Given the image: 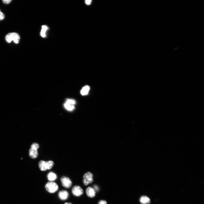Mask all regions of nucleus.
<instances>
[{
    "label": "nucleus",
    "mask_w": 204,
    "mask_h": 204,
    "mask_svg": "<svg viewBox=\"0 0 204 204\" xmlns=\"http://www.w3.org/2000/svg\"><path fill=\"white\" fill-rule=\"evenodd\" d=\"M61 181L62 186L66 188H69L72 186V182L69 178L63 176L61 178Z\"/></svg>",
    "instance_id": "5"
},
{
    "label": "nucleus",
    "mask_w": 204,
    "mask_h": 204,
    "mask_svg": "<svg viewBox=\"0 0 204 204\" xmlns=\"http://www.w3.org/2000/svg\"><path fill=\"white\" fill-rule=\"evenodd\" d=\"M72 193L73 195L76 196H79L82 195L83 191L82 188L79 186H74L72 189Z\"/></svg>",
    "instance_id": "6"
},
{
    "label": "nucleus",
    "mask_w": 204,
    "mask_h": 204,
    "mask_svg": "<svg viewBox=\"0 0 204 204\" xmlns=\"http://www.w3.org/2000/svg\"><path fill=\"white\" fill-rule=\"evenodd\" d=\"M5 39L8 43H10L13 41L15 43L17 44L19 41L20 37L19 35L16 33H11L6 35Z\"/></svg>",
    "instance_id": "2"
},
{
    "label": "nucleus",
    "mask_w": 204,
    "mask_h": 204,
    "mask_svg": "<svg viewBox=\"0 0 204 204\" xmlns=\"http://www.w3.org/2000/svg\"><path fill=\"white\" fill-rule=\"evenodd\" d=\"M47 178L49 181L52 182L57 179V176L55 173L50 172L48 173Z\"/></svg>",
    "instance_id": "10"
},
{
    "label": "nucleus",
    "mask_w": 204,
    "mask_h": 204,
    "mask_svg": "<svg viewBox=\"0 0 204 204\" xmlns=\"http://www.w3.org/2000/svg\"><path fill=\"white\" fill-rule=\"evenodd\" d=\"M93 189L95 191H99V188H98V186H96V185H95V186H94Z\"/></svg>",
    "instance_id": "19"
},
{
    "label": "nucleus",
    "mask_w": 204,
    "mask_h": 204,
    "mask_svg": "<svg viewBox=\"0 0 204 204\" xmlns=\"http://www.w3.org/2000/svg\"><path fill=\"white\" fill-rule=\"evenodd\" d=\"M91 1H90V0H87V1H85V3L86 4L88 5H90L91 3Z\"/></svg>",
    "instance_id": "20"
},
{
    "label": "nucleus",
    "mask_w": 204,
    "mask_h": 204,
    "mask_svg": "<svg viewBox=\"0 0 204 204\" xmlns=\"http://www.w3.org/2000/svg\"><path fill=\"white\" fill-rule=\"evenodd\" d=\"M41 36L43 37H45L46 36V34L42 33L41 32Z\"/></svg>",
    "instance_id": "22"
},
{
    "label": "nucleus",
    "mask_w": 204,
    "mask_h": 204,
    "mask_svg": "<svg viewBox=\"0 0 204 204\" xmlns=\"http://www.w3.org/2000/svg\"><path fill=\"white\" fill-rule=\"evenodd\" d=\"M11 0H4L3 1V3L6 4H8L10 3L11 2Z\"/></svg>",
    "instance_id": "17"
},
{
    "label": "nucleus",
    "mask_w": 204,
    "mask_h": 204,
    "mask_svg": "<svg viewBox=\"0 0 204 204\" xmlns=\"http://www.w3.org/2000/svg\"><path fill=\"white\" fill-rule=\"evenodd\" d=\"M42 29L47 30L48 29V27L46 26H43L42 27Z\"/></svg>",
    "instance_id": "21"
},
{
    "label": "nucleus",
    "mask_w": 204,
    "mask_h": 204,
    "mask_svg": "<svg viewBox=\"0 0 204 204\" xmlns=\"http://www.w3.org/2000/svg\"><path fill=\"white\" fill-rule=\"evenodd\" d=\"M39 145L37 143H34L32 144L30 148L34 149H37L39 148Z\"/></svg>",
    "instance_id": "14"
},
{
    "label": "nucleus",
    "mask_w": 204,
    "mask_h": 204,
    "mask_svg": "<svg viewBox=\"0 0 204 204\" xmlns=\"http://www.w3.org/2000/svg\"><path fill=\"white\" fill-rule=\"evenodd\" d=\"M150 199L148 197L146 196H143L141 197L140 199L141 203L142 204H147L150 202Z\"/></svg>",
    "instance_id": "13"
},
{
    "label": "nucleus",
    "mask_w": 204,
    "mask_h": 204,
    "mask_svg": "<svg viewBox=\"0 0 204 204\" xmlns=\"http://www.w3.org/2000/svg\"><path fill=\"white\" fill-rule=\"evenodd\" d=\"M93 181V175L92 173L88 172H86L84 174L83 182L85 186H87L88 184L91 183Z\"/></svg>",
    "instance_id": "4"
},
{
    "label": "nucleus",
    "mask_w": 204,
    "mask_h": 204,
    "mask_svg": "<svg viewBox=\"0 0 204 204\" xmlns=\"http://www.w3.org/2000/svg\"><path fill=\"white\" fill-rule=\"evenodd\" d=\"M87 195L89 197L93 198L96 195V192L93 188L89 187L86 190Z\"/></svg>",
    "instance_id": "8"
},
{
    "label": "nucleus",
    "mask_w": 204,
    "mask_h": 204,
    "mask_svg": "<svg viewBox=\"0 0 204 204\" xmlns=\"http://www.w3.org/2000/svg\"><path fill=\"white\" fill-rule=\"evenodd\" d=\"M66 101L74 105L76 103L75 101L74 100L71 99H68Z\"/></svg>",
    "instance_id": "15"
},
{
    "label": "nucleus",
    "mask_w": 204,
    "mask_h": 204,
    "mask_svg": "<svg viewBox=\"0 0 204 204\" xmlns=\"http://www.w3.org/2000/svg\"><path fill=\"white\" fill-rule=\"evenodd\" d=\"M5 18V15L0 10V20H3Z\"/></svg>",
    "instance_id": "16"
},
{
    "label": "nucleus",
    "mask_w": 204,
    "mask_h": 204,
    "mask_svg": "<svg viewBox=\"0 0 204 204\" xmlns=\"http://www.w3.org/2000/svg\"><path fill=\"white\" fill-rule=\"evenodd\" d=\"M64 204H73L72 203L70 202H66Z\"/></svg>",
    "instance_id": "23"
},
{
    "label": "nucleus",
    "mask_w": 204,
    "mask_h": 204,
    "mask_svg": "<svg viewBox=\"0 0 204 204\" xmlns=\"http://www.w3.org/2000/svg\"><path fill=\"white\" fill-rule=\"evenodd\" d=\"M64 106L65 108L68 111H72L75 109L74 105L66 101L65 103Z\"/></svg>",
    "instance_id": "11"
},
{
    "label": "nucleus",
    "mask_w": 204,
    "mask_h": 204,
    "mask_svg": "<svg viewBox=\"0 0 204 204\" xmlns=\"http://www.w3.org/2000/svg\"><path fill=\"white\" fill-rule=\"evenodd\" d=\"M69 196V192L66 191L62 190L60 191L58 193V196L61 200H67Z\"/></svg>",
    "instance_id": "7"
},
{
    "label": "nucleus",
    "mask_w": 204,
    "mask_h": 204,
    "mask_svg": "<svg viewBox=\"0 0 204 204\" xmlns=\"http://www.w3.org/2000/svg\"><path fill=\"white\" fill-rule=\"evenodd\" d=\"M29 155L30 157L33 159L36 158L38 155L37 150L30 148L29 151Z\"/></svg>",
    "instance_id": "9"
},
{
    "label": "nucleus",
    "mask_w": 204,
    "mask_h": 204,
    "mask_svg": "<svg viewBox=\"0 0 204 204\" xmlns=\"http://www.w3.org/2000/svg\"><path fill=\"white\" fill-rule=\"evenodd\" d=\"M54 165L53 162L52 161L47 162L41 161L39 163V167L42 171H45L51 169Z\"/></svg>",
    "instance_id": "1"
},
{
    "label": "nucleus",
    "mask_w": 204,
    "mask_h": 204,
    "mask_svg": "<svg viewBox=\"0 0 204 204\" xmlns=\"http://www.w3.org/2000/svg\"><path fill=\"white\" fill-rule=\"evenodd\" d=\"M90 89V87L86 85L83 87L81 91V94L83 96L87 95Z\"/></svg>",
    "instance_id": "12"
},
{
    "label": "nucleus",
    "mask_w": 204,
    "mask_h": 204,
    "mask_svg": "<svg viewBox=\"0 0 204 204\" xmlns=\"http://www.w3.org/2000/svg\"><path fill=\"white\" fill-rule=\"evenodd\" d=\"M98 204H107V203L106 201L102 200L99 201Z\"/></svg>",
    "instance_id": "18"
},
{
    "label": "nucleus",
    "mask_w": 204,
    "mask_h": 204,
    "mask_svg": "<svg viewBox=\"0 0 204 204\" xmlns=\"http://www.w3.org/2000/svg\"><path fill=\"white\" fill-rule=\"evenodd\" d=\"M47 191L50 193H54L57 192L58 189L57 184L53 182H49L46 184L45 186Z\"/></svg>",
    "instance_id": "3"
}]
</instances>
